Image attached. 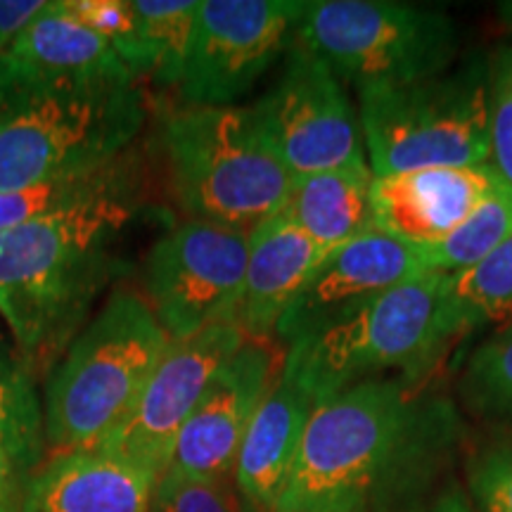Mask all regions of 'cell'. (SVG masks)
<instances>
[{
  "label": "cell",
  "mask_w": 512,
  "mask_h": 512,
  "mask_svg": "<svg viewBox=\"0 0 512 512\" xmlns=\"http://www.w3.org/2000/svg\"><path fill=\"white\" fill-rule=\"evenodd\" d=\"M422 387L387 375L318 401L275 512H368L418 489L458 434L456 408Z\"/></svg>",
  "instance_id": "1"
},
{
  "label": "cell",
  "mask_w": 512,
  "mask_h": 512,
  "mask_svg": "<svg viewBox=\"0 0 512 512\" xmlns=\"http://www.w3.org/2000/svg\"><path fill=\"white\" fill-rule=\"evenodd\" d=\"M138 211L124 192L0 233V313L31 368H55L95 299L131 271L121 240Z\"/></svg>",
  "instance_id": "2"
},
{
  "label": "cell",
  "mask_w": 512,
  "mask_h": 512,
  "mask_svg": "<svg viewBox=\"0 0 512 512\" xmlns=\"http://www.w3.org/2000/svg\"><path fill=\"white\" fill-rule=\"evenodd\" d=\"M458 335L463 325L451 299V273L427 271L292 342L283 370L316 403L375 377L427 382Z\"/></svg>",
  "instance_id": "3"
},
{
  "label": "cell",
  "mask_w": 512,
  "mask_h": 512,
  "mask_svg": "<svg viewBox=\"0 0 512 512\" xmlns=\"http://www.w3.org/2000/svg\"><path fill=\"white\" fill-rule=\"evenodd\" d=\"M143 124L133 79L0 81V192L110 164Z\"/></svg>",
  "instance_id": "4"
},
{
  "label": "cell",
  "mask_w": 512,
  "mask_h": 512,
  "mask_svg": "<svg viewBox=\"0 0 512 512\" xmlns=\"http://www.w3.org/2000/svg\"><path fill=\"white\" fill-rule=\"evenodd\" d=\"M171 339L145 297L117 290L57 361L46 437L60 453L95 451L133 411Z\"/></svg>",
  "instance_id": "5"
},
{
  "label": "cell",
  "mask_w": 512,
  "mask_h": 512,
  "mask_svg": "<svg viewBox=\"0 0 512 512\" xmlns=\"http://www.w3.org/2000/svg\"><path fill=\"white\" fill-rule=\"evenodd\" d=\"M171 188L190 221L240 233L280 214L294 178L254 107H185L164 124Z\"/></svg>",
  "instance_id": "6"
},
{
  "label": "cell",
  "mask_w": 512,
  "mask_h": 512,
  "mask_svg": "<svg viewBox=\"0 0 512 512\" xmlns=\"http://www.w3.org/2000/svg\"><path fill=\"white\" fill-rule=\"evenodd\" d=\"M358 124L375 178L491 164L489 62L472 57L432 79L358 91Z\"/></svg>",
  "instance_id": "7"
},
{
  "label": "cell",
  "mask_w": 512,
  "mask_h": 512,
  "mask_svg": "<svg viewBox=\"0 0 512 512\" xmlns=\"http://www.w3.org/2000/svg\"><path fill=\"white\" fill-rule=\"evenodd\" d=\"M297 38L356 93L432 79L458 53L456 22L446 12L394 0H313Z\"/></svg>",
  "instance_id": "8"
},
{
  "label": "cell",
  "mask_w": 512,
  "mask_h": 512,
  "mask_svg": "<svg viewBox=\"0 0 512 512\" xmlns=\"http://www.w3.org/2000/svg\"><path fill=\"white\" fill-rule=\"evenodd\" d=\"M249 233L183 221L145 259L147 304L171 342L235 318L245 287Z\"/></svg>",
  "instance_id": "9"
},
{
  "label": "cell",
  "mask_w": 512,
  "mask_h": 512,
  "mask_svg": "<svg viewBox=\"0 0 512 512\" xmlns=\"http://www.w3.org/2000/svg\"><path fill=\"white\" fill-rule=\"evenodd\" d=\"M302 0H202L178 83L188 107H226L297 41Z\"/></svg>",
  "instance_id": "10"
},
{
  "label": "cell",
  "mask_w": 512,
  "mask_h": 512,
  "mask_svg": "<svg viewBox=\"0 0 512 512\" xmlns=\"http://www.w3.org/2000/svg\"><path fill=\"white\" fill-rule=\"evenodd\" d=\"M254 112L292 178L366 159L358 112L342 81L299 38L287 50L283 76Z\"/></svg>",
  "instance_id": "11"
},
{
  "label": "cell",
  "mask_w": 512,
  "mask_h": 512,
  "mask_svg": "<svg viewBox=\"0 0 512 512\" xmlns=\"http://www.w3.org/2000/svg\"><path fill=\"white\" fill-rule=\"evenodd\" d=\"M235 318L219 320L188 339L171 342L126 420L95 451L110 453L150 477L169 470L183 425L223 363L245 344Z\"/></svg>",
  "instance_id": "12"
},
{
  "label": "cell",
  "mask_w": 512,
  "mask_h": 512,
  "mask_svg": "<svg viewBox=\"0 0 512 512\" xmlns=\"http://www.w3.org/2000/svg\"><path fill=\"white\" fill-rule=\"evenodd\" d=\"M285 351L273 339H252L211 377L200 403L183 425L169 470L226 482L256 411L283 373Z\"/></svg>",
  "instance_id": "13"
},
{
  "label": "cell",
  "mask_w": 512,
  "mask_h": 512,
  "mask_svg": "<svg viewBox=\"0 0 512 512\" xmlns=\"http://www.w3.org/2000/svg\"><path fill=\"white\" fill-rule=\"evenodd\" d=\"M418 249L368 230L325 252L302 290L280 318L275 339L290 347L318 332L366 299L427 273Z\"/></svg>",
  "instance_id": "14"
},
{
  "label": "cell",
  "mask_w": 512,
  "mask_h": 512,
  "mask_svg": "<svg viewBox=\"0 0 512 512\" xmlns=\"http://www.w3.org/2000/svg\"><path fill=\"white\" fill-rule=\"evenodd\" d=\"M503 185L491 164L434 166L373 178V230L415 249L437 245Z\"/></svg>",
  "instance_id": "15"
},
{
  "label": "cell",
  "mask_w": 512,
  "mask_h": 512,
  "mask_svg": "<svg viewBox=\"0 0 512 512\" xmlns=\"http://www.w3.org/2000/svg\"><path fill=\"white\" fill-rule=\"evenodd\" d=\"M133 79L107 38L81 22L69 3H48L0 55V81ZM136 81V79H133Z\"/></svg>",
  "instance_id": "16"
},
{
  "label": "cell",
  "mask_w": 512,
  "mask_h": 512,
  "mask_svg": "<svg viewBox=\"0 0 512 512\" xmlns=\"http://www.w3.org/2000/svg\"><path fill=\"white\" fill-rule=\"evenodd\" d=\"M316 399L280 373L256 411L235 460V486L247 512H275Z\"/></svg>",
  "instance_id": "17"
},
{
  "label": "cell",
  "mask_w": 512,
  "mask_h": 512,
  "mask_svg": "<svg viewBox=\"0 0 512 512\" xmlns=\"http://www.w3.org/2000/svg\"><path fill=\"white\" fill-rule=\"evenodd\" d=\"M155 486V477L110 453H60L29 479L19 512H150Z\"/></svg>",
  "instance_id": "18"
},
{
  "label": "cell",
  "mask_w": 512,
  "mask_h": 512,
  "mask_svg": "<svg viewBox=\"0 0 512 512\" xmlns=\"http://www.w3.org/2000/svg\"><path fill=\"white\" fill-rule=\"evenodd\" d=\"M325 256L302 228L280 214L249 233L245 287L235 320L252 339H275V328Z\"/></svg>",
  "instance_id": "19"
},
{
  "label": "cell",
  "mask_w": 512,
  "mask_h": 512,
  "mask_svg": "<svg viewBox=\"0 0 512 512\" xmlns=\"http://www.w3.org/2000/svg\"><path fill=\"white\" fill-rule=\"evenodd\" d=\"M373 178L368 159L294 178L283 214L330 252L373 230Z\"/></svg>",
  "instance_id": "20"
},
{
  "label": "cell",
  "mask_w": 512,
  "mask_h": 512,
  "mask_svg": "<svg viewBox=\"0 0 512 512\" xmlns=\"http://www.w3.org/2000/svg\"><path fill=\"white\" fill-rule=\"evenodd\" d=\"M131 27L117 43V55L133 79L150 76L162 86H178L183 79L197 0H128Z\"/></svg>",
  "instance_id": "21"
},
{
  "label": "cell",
  "mask_w": 512,
  "mask_h": 512,
  "mask_svg": "<svg viewBox=\"0 0 512 512\" xmlns=\"http://www.w3.org/2000/svg\"><path fill=\"white\" fill-rule=\"evenodd\" d=\"M136 169V155H131L128 150L121 157L112 159L110 164L83 171V174L53 178V181L29 185L22 190L0 192V233L41 219V216L55 214V211L79 207V204L98 200V197L136 192Z\"/></svg>",
  "instance_id": "22"
},
{
  "label": "cell",
  "mask_w": 512,
  "mask_h": 512,
  "mask_svg": "<svg viewBox=\"0 0 512 512\" xmlns=\"http://www.w3.org/2000/svg\"><path fill=\"white\" fill-rule=\"evenodd\" d=\"M451 299L463 332L512 325V238L460 273H451Z\"/></svg>",
  "instance_id": "23"
},
{
  "label": "cell",
  "mask_w": 512,
  "mask_h": 512,
  "mask_svg": "<svg viewBox=\"0 0 512 512\" xmlns=\"http://www.w3.org/2000/svg\"><path fill=\"white\" fill-rule=\"evenodd\" d=\"M508 238H512V188L503 185L451 235L437 245L420 247L418 254L430 271L460 273L479 264Z\"/></svg>",
  "instance_id": "24"
},
{
  "label": "cell",
  "mask_w": 512,
  "mask_h": 512,
  "mask_svg": "<svg viewBox=\"0 0 512 512\" xmlns=\"http://www.w3.org/2000/svg\"><path fill=\"white\" fill-rule=\"evenodd\" d=\"M458 392L479 418L512 422V325L496 330L472 349L460 373Z\"/></svg>",
  "instance_id": "25"
},
{
  "label": "cell",
  "mask_w": 512,
  "mask_h": 512,
  "mask_svg": "<svg viewBox=\"0 0 512 512\" xmlns=\"http://www.w3.org/2000/svg\"><path fill=\"white\" fill-rule=\"evenodd\" d=\"M150 512H240L219 479L166 470L152 491Z\"/></svg>",
  "instance_id": "26"
},
{
  "label": "cell",
  "mask_w": 512,
  "mask_h": 512,
  "mask_svg": "<svg viewBox=\"0 0 512 512\" xmlns=\"http://www.w3.org/2000/svg\"><path fill=\"white\" fill-rule=\"evenodd\" d=\"M491 166L512 188V43L489 62Z\"/></svg>",
  "instance_id": "27"
},
{
  "label": "cell",
  "mask_w": 512,
  "mask_h": 512,
  "mask_svg": "<svg viewBox=\"0 0 512 512\" xmlns=\"http://www.w3.org/2000/svg\"><path fill=\"white\" fill-rule=\"evenodd\" d=\"M470 489L482 512H512V444L489 448L470 465Z\"/></svg>",
  "instance_id": "28"
},
{
  "label": "cell",
  "mask_w": 512,
  "mask_h": 512,
  "mask_svg": "<svg viewBox=\"0 0 512 512\" xmlns=\"http://www.w3.org/2000/svg\"><path fill=\"white\" fill-rule=\"evenodd\" d=\"M41 0H0V55L46 10Z\"/></svg>",
  "instance_id": "29"
},
{
  "label": "cell",
  "mask_w": 512,
  "mask_h": 512,
  "mask_svg": "<svg viewBox=\"0 0 512 512\" xmlns=\"http://www.w3.org/2000/svg\"><path fill=\"white\" fill-rule=\"evenodd\" d=\"M394 512H470L465 498L460 491H448V494L439 496L437 501L430 505H422V508H406V510H394Z\"/></svg>",
  "instance_id": "30"
},
{
  "label": "cell",
  "mask_w": 512,
  "mask_h": 512,
  "mask_svg": "<svg viewBox=\"0 0 512 512\" xmlns=\"http://www.w3.org/2000/svg\"><path fill=\"white\" fill-rule=\"evenodd\" d=\"M508 10H503V15H510V22H512V5H505Z\"/></svg>",
  "instance_id": "31"
}]
</instances>
